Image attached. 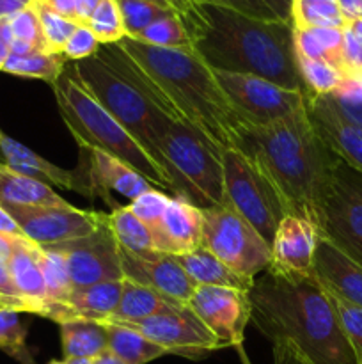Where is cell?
<instances>
[{
    "instance_id": "cell-1",
    "label": "cell",
    "mask_w": 362,
    "mask_h": 364,
    "mask_svg": "<svg viewBox=\"0 0 362 364\" xmlns=\"http://www.w3.org/2000/svg\"><path fill=\"white\" fill-rule=\"evenodd\" d=\"M180 18L195 53L212 70L254 75L307 96L291 21L254 20L206 2H194Z\"/></svg>"
},
{
    "instance_id": "cell-2",
    "label": "cell",
    "mask_w": 362,
    "mask_h": 364,
    "mask_svg": "<svg viewBox=\"0 0 362 364\" xmlns=\"http://www.w3.org/2000/svg\"><path fill=\"white\" fill-rule=\"evenodd\" d=\"M119 46L149 78L156 105L165 116L201 132L220 151L238 148L248 127L194 48H162L126 36Z\"/></svg>"
},
{
    "instance_id": "cell-3",
    "label": "cell",
    "mask_w": 362,
    "mask_h": 364,
    "mask_svg": "<svg viewBox=\"0 0 362 364\" xmlns=\"http://www.w3.org/2000/svg\"><path fill=\"white\" fill-rule=\"evenodd\" d=\"M248 301L251 322L272 343L291 345L309 364H358L314 272L280 276L266 270L254 281Z\"/></svg>"
},
{
    "instance_id": "cell-4",
    "label": "cell",
    "mask_w": 362,
    "mask_h": 364,
    "mask_svg": "<svg viewBox=\"0 0 362 364\" xmlns=\"http://www.w3.org/2000/svg\"><path fill=\"white\" fill-rule=\"evenodd\" d=\"M236 149L263 171L290 215L304 217L316 226L339 156L318 137L307 110L270 127H248Z\"/></svg>"
},
{
    "instance_id": "cell-5",
    "label": "cell",
    "mask_w": 362,
    "mask_h": 364,
    "mask_svg": "<svg viewBox=\"0 0 362 364\" xmlns=\"http://www.w3.org/2000/svg\"><path fill=\"white\" fill-rule=\"evenodd\" d=\"M52 89L60 117L80 148L98 149L116 156L153 185L165 188L174 196L172 181L165 171L96 102L94 96L80 84L73 68H66L55 84H52Z\"/></svg>"
},
{
    "instance_id": "cell-6",
    "label": "cell",
    "mask_w": 362,
    "mask_h": 364,
    "mask_svg": "<svg viewBox=\"0 0 362 364\" xmlns=\"http://www.w3.org/2000/svg\"><path fill=\"white\" fill-rule=\"evenodd\" d=\"M71 68L80 84L94 96L96 102L162 167L158 151L160 142L176 121L165 116L151 100L146 98L131 82L117 73L99 55L78 60Z\"/></svg>"
},
{
    "instance_id": "cell-7",
    "label": "cell",
    "mask_w": 362,
    "mask_h": 364,
    "mask_svg": "<svg viewBox=\"0 0 362 364\" xmlns=\"http://www.w3.org/2000/svg\"><path fill=\"white\" fill-rule=\"evenodd\" d=\"M158 151L160 164L172 181V198L187 199L201 210L226 203L222 151L201 132L172 123Z\"/></svg>"
},
{
    "instance_id": "cell-8",
    "label": "cell",
    "mask_w": 362,
    "mask_h": 364,
    "mask_svg": "<svg viewBox=\"0 0 362 364\" xmlns=\"http://www.w3.org/2000/svg\"><path fill=\"white\" fill-rule=\"evenodd\" d=\"M222 166L226 203L272 247L280 220L290 215L279 192L263 171L240 149H224Z\"/></svg>"
},
{
    "instance_id": "cell-9",
    "label": "cell",
    "mask_w": 362,
    "mask_h": 364,
    "mask_svg": "<svg viewBox=\"0 0 362 364\" xmlns=\"http://www.w3.org/2000/svg\"><path fill=\"white\" fill-rule=\"evenodd\" d=\"M201 247L247 279H256L272 263V247L227 203L202 210Z\"/></svg>"
},
{
    "instance_id": "cell-10",
    "label": "cell",
    "mask_w": 362,
    "mask_h": 364,
    "mask_svg": "<svg viewBox=\"0 0 362 364\" xmlns=\"http://www.w3.org/2000/svg\"><path fill=\"white\" fill-rule=\"evenodd\" d=\"M318 235L362 267V173L337 159L316 223Z\"/></svg>"
},
{
    "instance_id": "cell-11",
    "label": "cell",
    "mask_w": 362,
    "mask_h": 364,
    "mask_svg": "<svg viewBox=\"0 0 362 364\" xmlns=\"http://www.w3.org/2000/svg\"><path fill=\"white\" fill-rule=\"evenodd\" d=\"M216 82L247 127H270L305 110V95L254 75L215 71Z\"/></svg>"
},
{
    "instance_id": "cell-12",
    "label": "cell",
    "mask_w": 362,
    "mask_h": 364,
    "mask_svg": "<svg viewBox=\"0 0 362 364\" xmlns=\"http://www.w3.org/2000/svg\"><path fill=\"white\" fill-rule=\"evenodd\" d=\"M48 249L60 252L66 259L73 290L91 287L105 281H123L119 244L106 219L94 233L77 240L48 245Z\"/></svg>"
},
{
    "instance_id": "cell-13",
    "label": "cell",
    "mask_w": 362,
    "mask_h": 364,
    "mask_svg": "<svg viewBox=\"0 0 362 364\" xmlns=\"http://www.w3.org/2000/svg\"><path fill=\"white\" fill-rule=\"evenodd\" d=\"M13 215L25 237L39 247L77 240L94 233L106 213L71 206H4Z\"/></svg>"
},
{
    "instance_id": "cell-14",
    "label": "cell",
    "mask_w": 362,
    "mask_h": 364,
    "mask_svg": "<svg viewBox=\"0 0 362 364\" xmlns=\"http://www.w3.org/2000/svg\"><path fill=\"white\" fill-rule=\"evenodd\" d=\"M144 334L148 340L165 348L167 354L187 359L206 358L209 352L219 350L220 343L212 331L195 316L188 306L174 311L155 315L133 323H121Z\"/></svg>"
},
{
    "instance_id": "cell-15",
    "label": "cell",
    "mask_w": 362,
    "mask_h": 364,
    "mask_svg": "<svg viewBox=\"0 0 362 364\" xmlns=\"http://www.w3.org/2000/svg\"><path fill=\"white\" fill-rule=\"evenodd\" d=\"M188 308L219 340L220 348L243 345L245 327L251 322L248 291L220 287H197Z\"/></svg>"
},
{
    "instance_id": "cell-16",
    "label": "cell",
    "mask_w": 362,
    "mask_h": 364,
    "mask_svg": "<svg viewBox=\"0 0 362 364\" xmlns=\"http://www.w3.org/2000/svg\"><path fill=\"white\" fill-rule=\"evenodd\" d=\"M305 110L327 148L362 173V128L339 109L330 95L305 96Z\"/></svg>"
},
{
    "instance_id": "cell-17",
    "label": "cell",
    "mask_w": 362,
    "mask_h": 364,
    "mask_svg": "<svg viewBox=\"0 0 362 364\" xmlns=\"http://www.w3.org/2000/svg\"><path fill=\"white\" fill-rule=\"evenodd\" d=\"M78 164L85 171L91 198H102L112 210L119 208L121 205H117L110 198V191L133 201L135 198L155 187L151 181L146 180L141 173H137L133 167L121 162L116 156L98 151V149L80 148Z\"/></svg>"
},
{
    "instance_id": "cell-18",
    "label": "cell",
    "mask_w": 362,
    "mask_h": 364,
    "mask_svg": "<svg viewBox=\"0 0 362 364\" xmlns=\"http://www.w3.org/2000/svg\"><path fill=\"white\" fill-rule=\"evenodd\" d=\"M119 256L124 279L151 288L180 304L187 306L197 288L172 256L162 252L138 256L123 247H119Z\"/></svg>"
},
{
    "instance_id": "cell-19",
    "label": "cell",
    "mask_w": 362,
    "mask_h": 364,
    "mask_svg": "<svg viewBox=\"0 0 362 364\" xmlns=\"http://www.w3.org/2000/svg\"><path fill=\"white\" fill-rule=\"evenodd\" d=\"M318 238V230L311 220L298 215L284 217L272 242V263L268 272L280 276L312 274Z\"/></svg>"
},
{
    "instance_id": "cell-20",
    "label": "cell",
    "mask_w": 362,
    "mask_h": 364,
    "mask_svg": "<svg viewBox=\"0 0 362 364\" xmlns=\"http://www.w3.org/2000/svg\"><path fill=\"white\" fill-rule=\"evenodd\" d=\"M156 252L190 255L202 245V210L183 198H172L162 219L149 228Z\"/></svg>"
},
{
    "instance_id": "cell-21",
    "label": "cell",
    "mask_w": 362,
    "mask_h": 364,
    "mask_svg": "<svg viewBox=\"0 0 362 364\" xmlns=\"http://www.w3.org/2000/svg\"><path fill=\"white\" fill-rule=\"evenodd\" d=\"M0 148H2L4 159H6V166H9L16 173L34 178V180L43 181L46 185H55V187L75 191L85 198H91L87 176L80 166L73 171L62 169V167L43 159L41 155L32 151L21 142L14 141L4 132H0Z\"/></svg>"
},
{
    "instance_id": "cell-22",
    "label": "cell",
    "mask_w": 362,
    "mask_h": 364,
    "mask_svg": "<svg viewBox=\"0 0 362 364\" xmlns=\"http://www.w3.org/2000/svg\"><path fill=\"white\" fill-rule=\"evenodd\" d=\"M312 272L329 294L362 308V267L322 237L316 244Z\"/></svg>"
},
{
    "instance_id": "cell-23",
    "label": "cell",
    "mask_w": 362,
    "mask_h": 364,
    "mask_svg": "<svg viewBox=\"0 0 362 364\" xmlns=\"http://www.w3.org/2000/svg\"><path fill=\"white\" fill-rule=\"evenodd\" d=\"M123 281H105V283H96L73 290L66 302L46 306L43 318L53 320L55 323L77 318L105 322L112 316L119 304Z\"/></svg>"
},
{
    "instance_id": "cell-24",
    "label": "cell",
    "mask_w": 362,
    "mask_h": 364,
    "mask_svg": "<svg viewBox=\"0 0 362 364\" xmlns=\"http://www.w3.org/2000/svg\"><path fill=\"white\" fill-rule=\"evenodd\" d=\"M14 288L27 304L28 313L43 316L46 308V284L39 265V245L23 238H13V249L7 259Z\"/></svg>"
},
{
    "instance_id": "cell-25",
    "label": "cell",
    "mask_w": 362,
    "mask_h": 364,
    "mask_svg": "<svg viewBox=\"0 0 362 364\" xmlns=\"http://www.w3.org/2000/svg\"><path fill=\"white\" fill-rule=\"evenodd\" d=\"M172 258L197 287L234 288L241 291H251V288L254 287L256 279H247L236 274L204 247H199L190 255L172 256Z\"/></svg>"
},
{
    "instance_id": "cell-26",
    "label": "cell",
    "mask_w": 362,
    "mask_h": 364,
    "mask_svg": "<svg viewBox=\"0 0 362 364\" xmlns=\"http://www.w3.org/2000/svg\"><path fill=\"white\" fill-rule=\"evenodd\" d=\"M183 304L151 290L148 287L133 283L130 279L123 281V294H121L119 304L112 313L109 323H133L141 320L151 318L155 315L174 311Z\"/></svg>"
},
{
    "instance_id": "cell-27",
    "label": "cell",
    "mask_w": 362,
    "mask_h": 364,
    "mask_svg": "<svg viewBox=\"0 0 362 364\" xmlns=\"http://www.w3.org/2000/svg\"><path fill=\"white\" fill-rule=\"evenodd\" d=\"M0 205L2 206H71L50 185L16 173L0 164Z\"/></svg>"
},
{
    "instance_id": "cell-28",
    "label": "cell",
    "mask_w": 362,
    "mask_h": 364,
    "mask_svg": "<svg viewBox=\"0 0 362 364\" xmlns=\"http://www.w3.org/2000/svg\"><path fill=\"white\" fill-rule=\"evenodd\" d=\"M60 347L64 359H96L109 350V334L103 322L96 320H67L59 323Z\"/></svg>"
},
{
    "instance_id": "cell-29",
    "label": "cell",
    "mask_w": 362,
    "mask_h": 364,
    "mask_svg": "<svg viewBox=\"0 0 362 364\" xmlns=\"http://www.w3.org/2000/svg\"><path fill=\"white\" fill-rule=\"evenodd\" d=\"M103 323L109 334V350L124 364H148L163 355H169L165 348L158 347L131 327L121 323Z\"/></svg>"
},
{
    "instance_id": "cell-30",
    "label": "cell",
    "mask_w": 362,
    "mask_h": 364,
    "mask_svg": "<svg viewBox=\"0 0 362 364\" xmlns=\"http://www.w3.org/2000/svg\"><path fill=\"white\" fill-rule=\"evenodd\" d=\"M66 63L67 60L62 53L31 52L23 53V55L11 53L9 59L4 64L2 71L4 73L16 75V77L39 78V80H46L52 85L64 73Z\"/></svg>"
},
{
    "instance_id": "cell-31",
    "label": "cell",
    "mask_w": 362,
    "mask_h": 364,
    "mask_svg": "<svg viewBox=\"0 0 362 364\" xmlns=\"http://www.w3.org/2000/svg\"><path fill=\"white\" fill-rule=\"evenodd\" d=\"M109 224L116 235L119 247L138 256H149L156 252L155 245H153L151 231L141 219H137L131 213L128 205L112 210L109 213Z\"/></svg>"
},
{
    "instance_id": "cell-32",
    "label": "cell",
    "mask_w": 362,
    "mask_h": 364,
    "mask_svg": "<svg viewBox=\"0 0 362 364\" xmlns=\"http://www.w3.org/2000/svg\"><path fill=\"white\" fill-rule=\"evenodd\" d=\"M290 21L293 28H344L348 25L337 0H291Z\"/></svg>"
},
{
    "instance_id": "cell-33",
    "label": "cell",
    "mask_w": 362,
    "mask_h": 364,
    "mask_svg": "<svg viewBox=\"0 0 362 364\" xmlns=\"http://www.w3.org/2000/svg\"><path fill=\"white\" fill-rule=\"evenodd\" d=\"M39 265H41L46 284V299H48L46 306L66 302L73 291V283H71L64 256L53 249L39 247Z\"/></svg>"
},
{
    "instance_id": "cell-34",
    "label": "cell",
    "mask_w": 362,
    "mask_h": 364,
    "mask_svg": "<svg viewBox=\"0 0 362 364\" xmlns=\"http://www.w3.org/2000/svg\"><path fill=\"white\" fill-rule=\"evenodd\" d=\"M7 21H9L11 36H13L11 53L23 55V53L31 52H48L45 38H43L41 23H39V18L32 4Z\"/></svg>"
},
{
    "instance_id": "cell-35",
    "label": "cell",
    "mask_w": 362,
    "mask_h": 364,
    "mask_svg": "<svg viewBox=\"0 0 362 364\" xmlns=\"http://www.w3.org/2000/svg\"><path fill=\"white\" fill-rule=\"evenodd\" d=\"M0 350L20 364H35L27 345V326L14 309L0 308Z\"/></svg>"
},
{
    "instance_id": "cell-36",
    "label": "cell",
    "mask_w": 362,
    "mask_h": 364,
    "mask_svg": "<svg viewBox=\"0 0 362 364\" xmlns=\"http://www.w3.org/2000/svg\"><path fill=\"white\" fill-rule=\"evenodd\" d=\"M32 7H34L35 14L39 18V23H41L43 38H45L48 52L62 53V48L66 46L67 39L71 38L75 28L80 23L59 14L48 4L43 2V0H32Z\"/></svg>"
},
{
    "instance_id": "cell-37",
    "label": "cell",
    "mask_w": 362,
    "mask_h": 364,
    "mask_svg": "<svg viewBox=\"0 0 362 364\" xmlns=\"http://www.w3.org/2000/svg\"><path fill=\"white\" fill-rule=\"evenodd\" d=\"M240 13L263 21H290L291 0H194Z\"/></svg>"
},
{
    "instance_id": "cell-38",
    "label": "cell",
    "mask_w": 362,
    "mask_h": 364,
    "mask_svg": "<svg viewBox=\"0 0 362 364\" xmlns=\"http://www.w3.org/2000/svg\"><path fill=\"white\" fill-rule=\"evenodd\" d=\"M133 39L148 43V45L153 46H162V48H194L192 46L190 34H188L187 27L181 21L180 14L156 20L155 23L144 28Z\"/></svg>"
},
{
    "instance_id": "cell-39",
    "label": "cell",
    "mask_w": 362,
    "mask_h": 364,
    "mask_svg": "<svg viewBox=\"0 0 362 364\" xmlns=\"http://www.w3.org/2000/svg\"><path fill=\"white\" fill-rule=\"evenodd\" d=\"M297 60L307 96L332 95L343 82L344 75L325 60H312L304 57H297Z\"/></svg>"
},
{
    "instance_id": "cell-40",
    "label": "cell",
    "mask_w": 362,
    "mask_h": 364,
    "mask_svg": "<svg viewBox=\"0 0 362 364\" xmlns=\"http://www.w3.org/2000/svg\"><path fill=\"white\" fill-rule=\"evenodd\" d=\"M116 2L119 6L126 38H137L144 28L155 23L156 20L177 14L176 11L163 9V7L144 2V0H116Z\"/></svg>"
},
{
    "instance_id": "cell-41",
    "label": "cell",
    "mask_w": 362,
    "mask_h": 364,
    "mask_svg": "<svg viewBox=\"0 0 362 364\" xmlns=\"http://www.w3.org/2000/svg\"><path fill=\"white\" fill-rule=\"evenodd\" d=\"M85 25L91 28L99 45H114L126 36L116 0H102L99 6L92 11L91 16L87 18Z\"/></svg>"
},
{
    "instance_id": "cell-42",
    "label": "cell",
    "mask_w": 362,
    "mask_h": 364,
    "mask_svg": "<svg viewBox=\"0 0 362 364\" xmlns=\"http://www.w3.org/2000/svg\"><path fill=\"white\" fill-rule=\"evenodd\" d=\"M325 290V288H323ZM327 291V290H325ZM330 302L334 306V311H336L337 320H339V326L343 329L344 336H346L348 343L353 348L355 355H357V361H362V308L357 304H351V302L344 301V299L337 297L327 291Z\"/></svg>"
},
{
    "instance_id": "cell-43",
    "label": "cell",
    "mask_w": 362,
    "mask_h": 364,
    "mask_svg": "<svg viewBox=\"0 0 362 364\" xmlns=\"http://www.w3.org/2000/svg\"><path fill=\"white\" fill-rule=\"evenodd\" d=\"M170 199L172 198L167 196L165 192L156 191V188L153 187L151 191L144 192V194H141L138 198H135L133 201H130L128 208H130L131 213H133L137 219H141L146 226L151 228L162 219L167 206H169Z\"/></svg>"
},
{
    "instance_id": "cell-44",
    "label": "cell",
    "mask_w": 362,
    "mask_h": 364,
    "mask_svg": "<svg viewBox=\"0 0 362 364\" xmlns=\"http://www.w3.org/2000/svg\"><path fill=\"white\" fill-rule=\"evenodd\" d=\"M99 46L102 45H99L96 36L91 32V28L85 23H80L75 28L71 38L67 39L66 46L62 48V55L66 57V60L78 63V60H85L89 59V57L96 55Z\"/></svg>"
},
{
    "instance_id": "cell-45",
    "label": "cell",
    "mask_w": 362,
    "mask_h": 364,
    "mask_svg": "<svg viewBox=\"0 0 362 364\" xmlns=\"http://www.w3.org/2000/svg\"><path fill=\"white\" fill-rule=\"evenodd\" d=\"M343 75L362 78V43L344 27L343 38Z\"/></svg>"
},
{
    "instance_id": "cell-46",
    "label": "cell",
    "mask_w": 362,
    "mask_h": 364,
    "mask_svg": "<svg viewBox=\"0 0 362 364\" xmlns=\"http://www.w3.org/2000/svg\"><path fill=\"white\" fill-rule=\"evenodd\" d=\"M48 4L53 11H57L62 16L70 18V20L82 23L80 13H82V0H43Z\"/></svg>"
},
{
    "instance_id": "cell-47",
    "label": "cell",
    "mask_w": 362,
    "mask_h": 364,
    "mask_svg": "<svg viewBox=\"0 0 362 364\" xmlns=\"http://www.w3.org/2000/svg\"><path fill=\"white\" fill-rule=\"evenodd\" d=\"M273 345V364H309L291 345L277 341Z\"/></svg>"
},
{
    "instance_id": "cell-48",
    "label": "cell",
    "mask_w": 362,
    "mask_h": 364,
    "mask_svg": "<svg viewBox=\"0 0 362 364\" xmlns=\"http://www.w3.org/2000/svg\"><path fill=\"white\" fill-rule=\"evenodd\" d=\"M0 235L4 237H9V238H23V231L21 228L18 226L16 220L13 219L9 212L0 205Z\"/></svg>"
},
{
    "instance_id": "cell-49",
    "label": "cell",
    "mask_w": 362,
    "mask_h": 364,
    "mask_svg": "<svg viewBox=\"0 0 362 364\" xmlns=\"http://www.w3.org/2000/svg\"><path fill=\"white\" fill-rule=\"evenodd\" d=\"M332 98L339 105V109L362 128V100H341L336 98V96H332Z\"/></svg>"
},
{
    "instance_id": "cell-50",
    "label": "cell",
    "mask_w": 362,
    "mask_h": 364,
    "mask_svg": "<svg viewBox=\"0 0 362 364\" xmlns=\"http://www.w3.org/2000/svg\"><path fill=\"white\" fill-rule=\"evenodd\" d=\"M11 41H13V36H11L9 21L2 20L0 21V71L11 55Z\"/></svg>"
},
{
    "instance_id": "cell-51",
    "label": "cell",
    "mask_w": 362,
    "mask_h": 364,
    "mask_svg": "<svg viewBox=\"0 0 362 364\" xmlns=\"http://www.w3.org/2000/svg\"><path fill=\"white\" fill-rule=\"evenodd\" d=\"M32 0H0V21L9 20L20 11L27 9Z\"/></svg>"
},
{
    "instance_id": "cell-52",
    "label": "cell",
    "mask_w": 362,
    "mask_h": 364,
    "mask_svg": "<svg viewBox=\"0 0 362 364\" xmlns=\"http://www.w3.org/2000/svg\"><path fill=\"white\" fill-rule=\"evenodd\" d=\"M337 6H339L341 13H343L344 20L350 23V21L361 18V6L362 0H337Z\"/></svg>"
},
{
    "instance_id": "cell-53",
    "label": "cell",
    "mask_w": 362,
    "mask_h": 364,
    "mask_svg": "<svg viewBox=\"0 0 362 364\" xmlns=\"http://www.w3.org/2000/svg\"><path fill=\"white\" fill-rule=\"evenodd\" d=\"M99 2H102V0H82V13H80L82 23L87 21V18L91 16L92 11L99 6Z\"/></svg>"
},
{
    "instance_id": "cell-54",
    "label": "cell",
    "mask_w": 362,
    "mask_h": 364,
    "mask_svg": "<svg viewBox=\"0 0 362 364\" xmlns=\"http://www.w3.org/2000/svg\"><path fill=\"white\" fill-rule=\"evenodd\" d=\"M92 364H124L117 355H114L110 350H105L98 358L92 359Z\"/></svg>"
},
{
    "instance_id": "cell-55",
    "label": "cell",
    "mask_w": 362,
    "mask_h": 364,
    "mask_svg": "<svg viewBox=\"0 0 362 364\" xmlns=\"http://www.w3.org/2000/svg\"><path fill=\"white\" fill-rule=\"evenodd\" d=\"M346 27L350 28V32H351V34H353L355 38H357L358 41L362 43V18H357V20L350 21V23H348Z\"/></svg>"
},
{
    "instance_id": "cell-56",
    "label": "cell",
    "mask_w": 362,
    "mask_h": 364,
    "mask_svg": "<svg viewBox=\"0 0 362 364\" xmlns=\"http://www.w3.org/2000/svg\"><path fill=\"white\" fill-rule=\"evenodd\" d=\"M170 2H172L174 9L177 11V14L187 13V11L194 6V0H170Z\"/></svg>"
},
{
    "instance_id": "cell-57",
    "label": "cell",
    "mask_w": 362,
    "mask_h": 364,
    "mask_svg": "<svg viewBox=\"0 0 362 364\" xmlns=\"http://www.w3.org/2000/svg\"><path fill=\"white\" fill-rule=\"evenodd\" d=\"M144 2H151V4H155V6L163 7V9L176 11V9H174V6H172V2H170V0H144ZM176 13H177V11H176Z\"/></svg>"
},
{
    "instance_id": "cell-58",
    "label": "cell",
    "mask_w": 362,
    "mask_h": 364,
    "mask_svg": "<svg viewBox=\"0 0 362 364\" xmlns=\"http://www.w3.org/2000/svg\"><path fill=\"white\" fill-rule=\"evenodd\" d=\"M62 364H92V359H80V358H67V359H62Z\"/></svg>"
},
{
    "instance_id": "cell-59",
    "label": "cell",
    "mask_w": 362,
    "mask_h": 364,
    "mask_svg": "<svg viewBox=\"0 0 362 364\" xmlns=\"http://www.w3.org/2000/svg\"><path fill=\"white\" fill-rule=\"evenodd\" d=\"M236 350H238V355H240V361H241V364H252L251 359H248L247 352H245L243 345H238V347H236Z\"/></svg>"
},
{
    "instance_id": "cell-60",
    "label": "cell",
    "mask_w": 362,
    "mask_h": 364,
    "mask_svg": "<svg viewBox=\"0 0 362 364\" xmlns=\"http://www.w3.org/2000/svg\"><path fill=\"white\" fill-rule=\"evenodd\" d=\"M2 132V130H0ZM0 164H6V159H4V153H2V148H0Z\"/></svg>"
},
{
    "instance_id": "cell-61",
    "label": "cell",
    "mask_w": 362,
    "mask_h": 364,
    "mask_svg": "<svg viewBox=\"0 0 362 364\" xmlns=\"http://www.w3.org/2000/svg\"><path fill=\"white\" fill-rule=\"evenodd\" d=\"M48 364H62V361H57V359H52Z\"/></svg>"
},
{
    "instance_id": "cell-62",
    "label": "cell",
    "mask_w": 362,
    "mask_h": 364,
    "mask_svg": "<svg viewBox=\"0 0 362 364\" xmlns=\"http://www.w3.org/2000/svg\"><path fill=\"white\" fill-rule=\"evenodd\" d=\"M361 18H362V6H361Z\"/></svg>"
},
{
    "instance_id": "cell-63",
    "label": "cell",
    "mask_w": 362,
    "mask_h": 364,
    "mask_svg": "<svg viewBox=\"0 0 362 364\" xmlns=\"http://www.w3.org/2000/svg\"><path fill=\"white\" fill-rule=\"evenodd\" d=\"M358 364H362V361H361V363H358Z\"/></svg>"
},
{
    "instance_id": "cell-64",
    "label": "cell",
    "mask_w": 362,
    "mask_h": 364,
    "mask_svg": "<svg viewBox=\"0 0 362 364\" xmlns=\"http://www.w3.org/2000/svg\"><path fill=\"white\" fill-rule=\"evenodd\" d=\"M0 308H2V306H0Z\"/></svg>"
}]
</instances>
